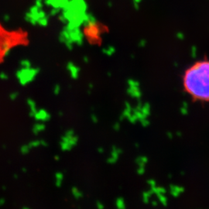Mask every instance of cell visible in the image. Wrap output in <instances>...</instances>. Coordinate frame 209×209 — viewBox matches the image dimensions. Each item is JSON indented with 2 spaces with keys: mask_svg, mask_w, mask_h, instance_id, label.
Instances as JSON below:
<instances>
[{
  "mask_svg": "<svg viewBox=\"0 0 209 209\" xmlns=\"http://www.w3.org/2000/svg\"><path fill=\"white\" fill-rule=\"evenodd\" d=\"M184 91L196 101L209 102V60H197L185 70L183 78Z\"/></svg>",
  "mask_w": 209,
  "mask_h": 209,
  "instance_id": "cell-1",
  "label": "cell"
},
{
  "mask_svg": "<svg viewBox=\"0 0 209 209\" xmlns=\"http://www.w3.org/2000/svg\"><path fill=\"white\" fill-rule=\"evenodd\" d=\"M78 136L75 134L74 130L72 129H68L64 135L61 137L60 147L63 152H68L74 148L78 142Z\"/></svg>",
  "mask_w": 209,
  "mask_h": 209,
  "instance_id": "cell-2",
  "label": "cell"
},
{
  "mask_svg": "<svg viewBox=\"0 0 209 209\" xmlns=\"http://www.w3.org/2000/svg\"><path fill=\"white\" fill-rule=\"evenodd\" d=\"M122 153H123V150L120 148L115 146H112L110 155L107 159V163L109 164H115L118 161L119 157Z\"/></svg>",
  "mask_w": 209,
  "mask_h": 209,
  "instance_id": "cell-3",
  "label": "cell"
},
{
  "mask_svg": "<svg viewBox=\"0 0 209 209\" xmlns=\"http://www.w3.org/2000/svg\"><path fill=\"white\" fill-rule=\"evenodd\" d=\"M28 144H29V146H30L31 149L38 148L40 146L47 147L48 146L47 142L46 140H44V139H34V140L30 141Z\"/></svg>",
  "mask_w": 209,
  "mask_h": 209,
  "instance_id": "cell-4",
  "label": "cell"
},
{
  "mask_svg": "<svg viewBox=\"0 0 209 209\" xmlns=\"http://www.w3.org/2000/svg\"><path fill=\"white\" fill-rule=\"evenodd\" d=\"M34 118L37 120V121H40V122H47L48 120H50V115L47 114L45 111H40L38 112H35L34 113Z\"/></svg>",
  "mask_w": 209,
  "mask_h": 209,
  "instance_id": "cell-5",
  "label": "cell"
},
{
  "mask_svg": "<svg viewBox=\"0 0 209 209\" xmlns=\"http://www.w3.org/2000/svg\"><path fill=\"white\" fill-rule=\"evenodd\" d=\"M46 129V125L43 123H37L33 126L32 128V132L34 135H39L40 132H43Z\"/></svg>",
  "mask_w": 209,
  "mask_h": 209,
  "instance_id": "cell-6",
  "label": "cell"
},
{
  "mask_svg": "<svg viewBox=\"0 0 209 209\" xmlns=\"http://www.w3.org/2000/svg\"><path fill=\"white\" fill-rule=\"evenodd\" d=\"M64 176L62 172L57 171L54 175V179H55V185L57 187H60L62 186V183L64 181Z\"/></svg>",
  "mask_w": 209,
  "mask_h": 209,
  "instance_id": "cell-7",
  "label": "cell"
},
{
  "mask_svg": "<svg viewBox=\"0 0 209 209\" xmlns=\"http://www.w3.org/2000/svg\"><path fill=\"white\" fill-rule=\"evenodd\" d=\"M71 194L73 195V197L75 198V199H81L83 197V192L79 189L77 187H73L71 188Z\"/></svg>",
  "mask_w": 209,
  "mask_h": 209,
  "instance_id": "cell-8",
  "label": "cell"
},
{
  "mask_svg": "<svg viewBox=\"0 0 209 209\" xmlns=\"http://www.w3.org/2000/svg\"><path fill=\"white\" fill-rule=\"evenodd\" d=\"M115 207L116 209H125V201L123 197H119L115 200Z\"/></svg>",
  "mask_w": 209,
  "mask_h": 209,
  "instance_id": "cell-9",
  "label": "cell"
},
{
  "mask_svg": "<svg viewBox=\"0 0 209 209\" xmlns=\"http://www.w3.org/2000/svg\"><path fill=\"white\" fill-rule=\"evenodd\" d=\"M31 150L32 149L30 148V146H29L28 143L27 144H24V145L21 146V147H20V153L23 155H27V154H28L30 152Z\"/></svg>",
  "mask_w": 209,
  "mask_h": 209,
  "instance_id": "cell-10",
  "label": "cell"
},
{
  "mask_svg": "<svg viewBox=\"0 0 209 209\" xmlns=\"http://www.w3.org/2000/svg\"><path fill=\"white\" fill-rule=\"evenodd\" d=\"M95 205H96V208L97 209H105V205L101 201H97Z\"/></svg>",
  "mask_w": 209,
  "mask_h": 209,
  "instance_id": "cell-11",
  "label": "cell"
},
{
  "mask_svg": "<svg viewBox=\"0 0 209 209\" xmlns=\"http://www.w3.org/2000/svg\"><path fill=\"white\" fill-rule=\"evenodd\" d=\"M113 129H114V130H115V131H119V130L120 129V125H119V123L115 124L114 126H113Z\"/></svg>",
  "mask_w": 209,
  "mask_h": 209,
  "instance_id": "cell-12",
  "label": "cell"
},
{
  "mask_svg": "<svg viewBox=\"0 0 209 209\" xmlns=\"http://www.w3.org/2000/svg\"><path fill=\"white\" fill-rule=\"evenodd\" d=\"M98 152L99 153H104V151H105V149L103 148V147H101V146H100V147H98Z\"/></svg>",
  "mask_w": 209,
  "mask_h": 209,
  "instance_id": "cell-13",
  "label": "cell"
},
{
  "mask_svg": "<svg viewBox=\"0 0 209 209\" xmlns=\"http://www.w3.org/2000/svg\"><path fill=\"white\" fill-rule=\"evenodd\" d=\"M54 160H55L56 161L60 160V156H59L58 155H56V156H54Z\"/></svg>",
  "mask_w": 209,
  "mask_h": 209,
  "instance_id": "cell-14",
  "label": "cell"
},
{
  "mask_svg": "<svg viewBox=\"0 0 209 209\" xmlns=\"http://www.w3.org/2000/svg\"><path fill=\"white\" fill-rule=\"evenodd\" d=\"M22 171L24 172V173H26V172H27V169H26V168H23V169H22Z\"/></svg>",
  "mask_w": 209,
  "mask_h": 209,
  "instance_id": "cell-15",
  "label": "cell"
},
{
  "mask_svg": "<svg viewBox=\"0 0 209 209\" xmlns=\"http://www.w3.org/2000/svg\"><path fill=\"white\" fill-rule=\"evenodd\" d=\"M22 209H30L29 208H28V207H23Z\"/></svg>",
  "mask_w": 209,
  "mask_h": 209,
  "instance_id": "cell-16",
  "label": "cell"
},
{
  "mask_svg": "<svg viewBox=\"0 0 209 209\" xmlns=\"http://www.w3.org/2000/svg\"><path fill=\"white\" fill-rule=\"evenodd\" d=\"M14 177H15V178H18V175L15 174V175H14Z\"/></svg>",
  "mask_w": 209,
  "mask_h": 209,
  "instance_id": "cell-17",
  "label": "cell"
}]
</instances>
